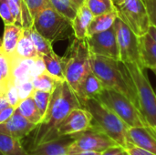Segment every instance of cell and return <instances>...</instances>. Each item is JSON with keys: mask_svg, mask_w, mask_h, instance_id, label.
<instances>
[{"mask_svg": "<svg viewBox=\"0 0 156 155\" xmlns=\"http://www.w3.org/2000/svg\"><path fill=\"white\" fill-rule=\"evenodd\" d=\"M81 103L75 91L65 80L58 81L51 93L49 104L41 122L34 130L32 147L54 140V132L58 125Z\"/></svg>", "mask_w": 156, "mask_h": 155, "instance_id": "1", "label": "cell"}, {"mask_svg": "<svg viewBox=\"0 0 156 155\" xmlns=\"http://www.w3.org/2000/svg\"><path fill=\"white\" fill-rule=\"evenodd\" d=\"M90 63L91 71L100 79L105 88L122 93L138 108L134 85L122 61L90 53Z\"/></svg>", "mask_w": 156, "mask_h": 155, "instance_id": "2", "label": "cell"}, {"mask_svg": "<svg viewBox=\"0 0 156 155\" xmlns=\"http://www.w3.org/2000/svg\"><path fill=\"white\" fill-rule=\"evenodd\" d=\"M82 107L91 114V125L107 134L118 145L123 148L127 147L130 143L129 127L115 112L97 98L85 100Z\"/></svg>", "mask_w": 156, "mask_h": 155, "instance_id": "3", "label": "cell"}, {"mask_svg": "<svg viewBox=\"0 0 156 155\" xmlns=\"http://www.w3.org/2000/svg\"><path fill=\"white\" fill-rule=\"evenodd\" d=\"M90 58V51L86 38L79 39L74 37L65 56L62 57V61L65 79L75 92L82 79L91 71Z\"/></svg>", "mask_w": 156, "mask_h": 155, "instance_id": "4", "label": "cell"}, {"mask_svg": "<svg viewBox=\"0 0 156 155\" xmlns=\"http://www.w3.org/2000/svg\"><path fill=\"white\" fill-rule=\"evenodd\" d=\"M135 88L138 109L147 124L156 127V93L154 90L145 69L138 63H123Z\"/></svg>", "mask_w": 156, "mask_h": 155, "instance_id": "5", "label": "cell"}, {"mask_svg": "<svg viewBox=\"0 0 156 155\" xmlns=\"http://www.w3.org/2000/svg\"><path fill=\"white\" fill-rule=\"evenodd\" d=\"M97 99L115 112L129 128L149 126L137 106L122 93L105 88Z\"/></svg>", "mask_w": 156, "mask_h": 155, "instance_id": "6", "label": "cell"}, {"mask_svg": "<svg viewBox=\"0 0 156 155\" xmlns=\"http://www.w3.org/2000/svg\"><path fill=\"white\" fill-rule=\"evenodd\" d=\"M33 26L37 31L49 42L68 38L71 27V21L48 5L38 12L33 18Z\"/></svg>", "mask_w": 156, "mask_h": 155, "instance_id": "7", "label": "cell"}, {"mask_svg": "<svg viewBox=\"0 0 156 155\" xmlns=\"http://www.w3.org/2000/svg\"><path fill=\"white\" fill-rule=\"evenodd\" d=\"M116 9L118 16L129 26L138 37L148 33L151 23L144 0H124L116 5Z\"/></svg>", "mask_w": 156, "mask_h": 155, "instance_id": "8", "label": "cell"}, {"mask_svg": "<svg viewBox=\"0 0 156 155\" xmlns=\"http://www.w3.org/2000/svg\"><path fill=\"white\" fill-rule=\"evenodd\" d=\"M72 143L69 145V153L74 152H97L102 153L110 147L118 145L107 134L91 125L89 129L72 134Z\"/></svg>", "mask_w": 156, "mask_h": 155, "instance_id": "9", "label": "cell"}, {"mask_svg": "<svg viewBox=\"0 0 156 155\" xmlns=\"http://www.w3.org/2000/svg\"><path fill=\"white\" fill-rule=\"evenodd\" d=\"M114 25L116 28L120 61L122 63H138L142 65L140 58L139 37L119 16Z\"/></svg>", "mask_w": 156, "mask_h": 155, "instance_id": "10", "label": "cell"}, {"mask_svg": "<svg viewBox=\"0 0 156 155\" xmlns=\"http://www.w3.org/2000/svg\"><path fill=\"white\" fill-rule=\"evenodd\" d=\"M91 54L120 60L115 25L110 29L86 37Z\"/></svg>", "mask_w": 156, "mask_h": 155, "instance_id": "11", "label": "cell"}, {"mask_svg": "<svg viewBox=\"0 0 156 155\" xmlns=\"http://www.w3.org/2000/svg\"><path fill=\"white\" fill-rule=\"evenodd\" d=\"M91 114L85 108H77L58 125L54 132V140L83 132L91 126Z\"/></svg>", "mask_w": 156, "mask_h": 155, "instance_id": "12", "label": "cell"}, {"mask_svg": "<svg viewBox=\"0 0 156 155\" xmlns=\"http://www.w3.org/2000/svg\"><path fill=\"white\" fill-rule=\"evenodd\" d=\"M36 127L37 124L28 122L18 111H15V112L7 121L0 124V133L22 140L33 132Z\"/></svg>", "mask_w": 156, "mask_h": 155, "instance_id": "13", "label": "cell"}, {"mask_svg": "<svg viewBox=\"0 0 156 155\" xmlns=\"http://www.w3.org/2000/svg\"><path fill=\"white\" fill-rule=\"evenodd\" d=\"M129 142L156 155V131L151 126L129 128Z\"/></svg>", "mask_w": 156, "mask_h": 155, "instance_id": "14", "label": "cell"}, {"mask_svg": "<svg viewBox=\"0 0 156 155\" xmlns=\"http://www.w3.org/2000/svg\"><path fill=\"white\" fill-rule=\"evenodd\" d=\"M72 142L71 135L63 136L30 148L27 152L30 155H66Z\"/></svg>", "mask_w": 156, "mask_h": 155, "instance_id": "15", "label": "cell"}, {"mask_svg": "<svg viewBox=\"0 0 156 155\" xmlns=\"http://www.w3.org/2000/svg\"><path fill=\"white\" fill-rule=\"evenodd\" d=\"M104 89L105 87L100 79L92 71H90L82 79L75 93L77 94V97L79 98L82 106V103L85 100L97 98Z\"/></svg>", "mask_w": 156, "mask_h": 155, "instance_id": "16", "label": "cell"}, {"mask_svg": "<svg viewBox=\"0 0 156 155\" xmlns=\"http://www.w3.org/2000/svg\"><path fill=\"white\" fill-rule=\"evenodd\" d=\"M141 64L144 69H156V41L149 34L139 37Z\"/></svg>", "mask_w": 156, "mask_h": 155, "instance_id": "17", "label": "cell"}, {"mask_svg": "<svg viewBox=\"0 0 156 155\" xmlns=\"http://www.w3.org/2000/svg\"><path fill=\"white\" fill-rule=\"evenodd\" d=\"M23 27L16 24L5 25L4 35L2 38V44L0 46V50L5 54L11 59L14 57L15 50L18 40L22 35Z\"/></svg>", "mask_w": 156, "mask_h": 155, "instance_id": "18", "label": "cell"}, {"mask_svg": "<svg viewBox=\"0 0 156 155\" xmlns=\"http://www.w3.org/2000/svg\"><path fill=\"white\" fill-rule=\"evenodd\" d=\"M93 16V14L84 3L79 7L76 16L71 21V27L76 38L84 39L87 37V31Z\"/></svg>", "mask_w": 156, "mask_h": 155, "instance_id": "19", "label": "cell"}, {"mask_svg": "<svg viewBox=\"0 0 156 155\" xmlns=\"http://www.w3.org/2000/svg\"><path fill=\"white\" fill-rule=\"evenodd\" d=\"M38 58V55L35 48L33 41L30 37L28 27L24 28L22 35L16 45L15 54L12 58V62L16 60H21L26 58Z\"/></svg>", "mask_w": 156, "mask_h": 155, "instance_id": "20", "label": "cell"}, {"mask_svg": "<svg viewBox=\"0 0 156 155\" xmlns=\"http://www.w3.org/2000/svg\"><path fill=\"white\" fill-rule=\"evenodd\" d=\"M117 17H118L117 9L110 13L93 16L87 31V37L110 29L114 26Z\"/></svg>", "mask_w": 156, "mask_h": 155, "instance_id": "21", "label": "cell"}, {"mask_svg": "<svg viewBox=\"0 0 156 155\" xmlns=\"http://www.w3.org/2000/svg\"><path fill=\"white\" fill-rule=\"evenodd\" d=\"M41 58L44 62L46 72H48L58 80H65L62 58L58 57L53 51L50 54L42 56Z\"/></svg>", "mask_w": 156, "mask_h": 155, "instance_id": "22", "label": "cell"}, {"mask_svg": "<svg viewBox=\"0 0 156 155\" xmlns=\"http://www.w3.org/2000/svg\"><path fill=\"white\" fill-rule=\"evenodd\" d=\"M24 118H26L28 122L38 125L42 121V116L40 115L33 98L30 96L25 100H22L19 105L16 109Z\"/></svg>", "mask_w": 156, "mask_h": 155, "instance_id": "23", "label": "cell"}, {"mask_svg": "<svg viewBox=\"0 0 156 155\" xmlns=\"http://www.w3.org/2000/svg\"><path fill=\"white\" fill-rule=\"evenodd\" d=\"M0 151L4 155H30L24 149L21 140L0 133Z\"/></svg>", "mask_w": 156, "mask_h": 155, "instance_id": "24", "label": "cell"}, {"mask_svg": "<svg viewBox=\"0 0 156 155\" xmlns=\"http://www.w3.org/2000/svg\"><path fill=\"white\" fill-rule=\"evenodd\" d=\"M48 3L56 11L70 21L74 19L80 6L74 0H48Z\"/></svg>", "mask_w": 156, "mask_h": 155, "instance_id": "25", "label": "cell"}, {"mask_svg": "<svg viewBox=\"0 0 156 155\" xmlns=\"http://www.w3.org/2000/svg\"><path fill=\"white\" fill-rule=\"evenodd\" d=\"M28 30H29L30 37L33 41V44L35 46L38 57L41 58L42 56L50 54L51 52L54 51L52 48V43L49 42L48 39H46L43 36H41L34 27V26L28 27Z\"/></svg>", "mask_w": 156, "mask_h": 155, "instance_id": "26", "label": "cell"}, {"mask_svg": "<svg viewBox=\"0 0 156 155\" xmlns=\"http://www.w3.org/2000/svg\"><path fill=\"white\" fill-rule=\"evenodd\" d=\"M58 80L48 72L44 71L40 73L39 75L36 76L33 79V86L34 89L37 90H42V91H47V92H51L54 90L56 88L57 84L58 83Z\"/></svg>", "mask_w": 156, "mask_h": 155, "instance_id": "27", "label": "cell"}, {"mask_svg": "<svg viewBox=\"0 0 156 155\" xmlns=\"http://www.w3.org/2000/svg\"><path fill=\"white\" fill-rule=\"evenodd\" d=\"M83 3L94 16L116 10V5L113 0H85Z\"/></svg>", "mask_w": 156, "mask_h": 155, "instance_id": "28", "label": "cell"}, {"mask_svg": "<svg viewBox=\"0 0 156 155\" xmlns=\"http://www.w3.org/2000/svg\"><path fill=\"white\" fill-rule=\"evenodd\" d=\"M31 97L33 98V100L35 101V104H36V106H37V108L40 115L42 116V119H43L44 115L47 112L48 104H49L51 92L34 90V91L32 92Z\"/></svg>", "mask_w": 156, "mask_h": 155, "instance_id": "29", "label": "cell"}, {"mask_svg": "<svg viewBox=\"0 0 156 155\" xmlns=\"http://www.w3.org/2000/svg\"><path fill=\"white\" fill-rule=\"evenodd\" d=\"M12 69V59L0 50V76L7 83L13 81Z\"/></svg>", "mask_w": 156, "mask_h": 155, "instance_id": "30", "label": "cell"}, {"mask_svg": "<svg viewBox=\"0 0 156 155\" xmlns=\"http://www.w3.org/2000/svg\"><path fill=\"white\" fill-rule=\"evenodd\" d=\"M18 90V95L20 100H25L32 95V92L34 91V86L31 79H24L17 82H14Z\"/></svg>", "mask_w": 156, "mask_h": 155, "instance_id": "31", "label": "cell"}, {"mask_svg": "<svg viewBox=\"0 0 156 155\" xmlns=\"http://www.w3.org/2000/svg\"><path fill=\"white\" fill-rule=\"evenodd\" d=\"M5 97L7 102L9 103V105L16 109V107L19 105V103L21 101V100H20L19 95H18L17 87L14 83V81H12V82H10L8 84L7 90H6L5 94Z\"/></svg>", "mask_w": 156, "mask_h": 155, "instance_id": "32", "label": "cell"}, {"mask_svg": "<svg viewBox=\"0 0 156 155\" xmlns=\"http://www.w3.org/2000/svg\"><path fill=\"white\" fill-rule=\"evenodd\" d=\"M21 10L22 14V27L27 28L33 26V18L30 15V12L27 8L25 0H12Z\"/></svg>", "mask_w": 156, "mask_h": 155, "instance_id": "33", "label": "cell"}, {"mask_svg": "<svg viewBox=\"0 0 156 155\" xmlns=\"http://www.w3.org/2000/svg\"><path fill=\"white\" fill-rule=\"evenodd\" d=\"M0 17L5 25L16 24V20L11 13L8 0H0Z\"/></svg>", "mask_w": 156, "mask_h": 155, "instance_id": "34", "label": "cell"}, {"mask_svg": "<svg viewBox=\"0 0 156 155\" xmlns=\"http://www.w3.org/2000/svg\"><path fill=\"white\" fill-rule=\"evenodd\" d=\"M25 1L32 18H34L38 12H40L42 9H44L48 5H50L48 0H25Z\"/></svg>", "mask_w": 156, "mask_h": 155, "instance_id": "35", "label": "cell"}, {"mask_svg": "<svg viewBox=\"0 0 156 155\" xmlns=\"http://www.w3.org/2000/svg\"><path fill=\"white\" fill-rule=\"evenodd\" d=\"M152 26L156 27V0H144Z\"/></svg>", "mask_w": 156, "mask_h": 155, "instance_id": "36", "label": "cell"}, {"mask_svg": "<svg viewBox=\"0 0 156 155\" xmlns=\"http://www.w3.org/2000/svg\"><path fill=\"white\" fill-rule=\"evenodd\" d=\"M101 155H129L127 150L120 145H114L101 153Z\"/></svg>", "mask_w": 156, "mask_h": 155, "instance_id": "37", "label": "cell"}, {"mask_svg": "<svg viewBox=\"0 0 156 155\" xmlns=\"http://www.w3.org/2000/svg\"><path fill=\"white\" fill-rule=\"evenodd\" d=\"M125 149L127 150L129 155H154L147 152V151H145V150H144V149H142V148H140V147H138V146H136V145H134V144H133V143H131L127 145V147Z\"/></svg>", "mask_w": 156, "mask_h": 155, "instance_id": "38", "label": "cell"}, {"mask_svg": "<svg viewBox=\"0 0 156 155\" xmlns=\"http://www.w3.org/2000/svg\"><path fill=\"white\" fill-rule=\"evenodd\" d=\"M15 111H16V108H14L12 106H8V107L3 109L2 111H0V124L5 122V121H7L12 116V114L15 112Z\"/></svg>", "mask_w": 156, "mask_h": 155, "instance_id": "39", "label": "cell"}, {"mask_svg": "<svg viewBox=\"0 0 156 155\" xmlns=\"http://www.w3.org/2000/svg\"><path fill=\"white\" fill-rule=\"evenodd\" d=\"M68 155H101V153L97 152H89V151H82V152H74L69 153Z\"/></svg>", "mask_w": 156, "mask_h": 155, "instance_id": "40", "label": "cell"}, {"mask_svg": "<svg viewBox=\"0 0 156 155\" xmlns=\"http://www.w3.org/2000/svg\"><path fill=\"white\" fill-rule=\"evenodd\" d=\"M8 106H10V105H9V103L7 102L5 97V96L0 97V111H2L3 109L6 108V107H8Z\"/></svg>", "mask_w": 156, "mask_h": 155, "instance_id": "41", "label": "cell"}, {"mask_svg": "<svg viewBox=\"0 0 156 155\" xmlns=\"http://www.w3.org/2000/svg\"><path fill=\"white\" fill-rule=\"evenodd\" d=\"M148 33L154 37V39L156 41V27L155 26H150V27H149V31H148Z\"/></svg>", "mask_w": 156, "mask_h": 155, "instance_id": "42", "label": "cell"}, {"mask_svg": "<svg viewBox=\"0 0 156 155\" xmlns=\"http://www.w3.org/2000/svg\"><path fill=\"white\" fill-rule=\"evenodd\" d=\"M6 90H7V86H5V85H0V97L5 96Z\"/></svg>", "mask_w": 156, "mask_h": 155, "instance_id": "43", "label": "cell"}, {"mask_svg": "<svg viewBox=\"0 0 156 155\" xmlns=\"http://www.w3.org/2000/svg\"><path fill=\"white\" fill-rule=\"evenodd\" d=\"M74 1H75V2H76V3H77V4H78L79 5H81L83 4V2H84L85 0H74Z\"/></svg>", "mask_w": 156, "mask_h": 155, "instance_id": "44", "label": "cell"}, {"mask_svg": "<svg viewBox=\"0 0 156 155\" xmlns=\"http://www.w3.org/2000/svg\"><path fill=\"white\" fill-rule=\"evenodd\" d=\"M114 1V3H115V5H119V4H121V3H122L124 0H113Z\"/></svg>", "mask_w": 156, "mask_h": 155, "instance_id": "45", "label": "cell"}, {"mask_svg": "<svg viewBox=\"0 0 156 155\" xmlns=\"http://www.w3.org/2000/svg\"><path fill=\"white\" fill-rule=\"evenodd\" d=\"M153 71H154V75L156 76V69H152Z\"/></svg>", "mask_w": 156, "mask_h": 155, "instance_id": "46", "label": "cell"}, {"mask_svg": "<svg viewBox=\"0 0 156 155\" xmlns=\"http://www.w3.org/2000/svg\"><path fill=\"white\" fill-rule=\"evenodd\" d=\"M1 44H2V38H0V46H1Z\"/></svg>", "mask_w": 156, "mask_h": 155, "instance_id": "47", "label": "cell"}, {"mask_svg": "<svg viewBox=\"0 0 156 155\" xmlns=\"http://www.w3.org/2000/svg\"><path fill=\"white\" fill-rule=\"evenodd\" d=\"M0 155H4L3 153H2V152H1V151H0Z\"/></svg>", "mask_w": 156, "mask_h": 155, "instance_id": "48", "label": "cell"}, {"mask_svg": "<svg viewBox=\"0 0 156 155\" xmlns=\"http://www.w3.org/2000/svg\"><path fill=\"white\" fill-rule=\"evenodd\" d=\"M154 129H155V131H156V127H155V128H154Z\"/></svg>", "mask_w": 156, "mask_h": 155, "instance_id": "49", "label": "cell"}, {"mask_svg": "<svg viewBox=\"0 0 156 155\" xmlns=\"http://www.w3.org/2000/svg\"><path fill=\"white\" fill-rule=\"evenodd\" d=\"M66 155H68V154H66Z\"/></svg>", "mask_w": 156, "mask_h": 155, "instance_id": "50", "label": "cell"}]
</instances>
